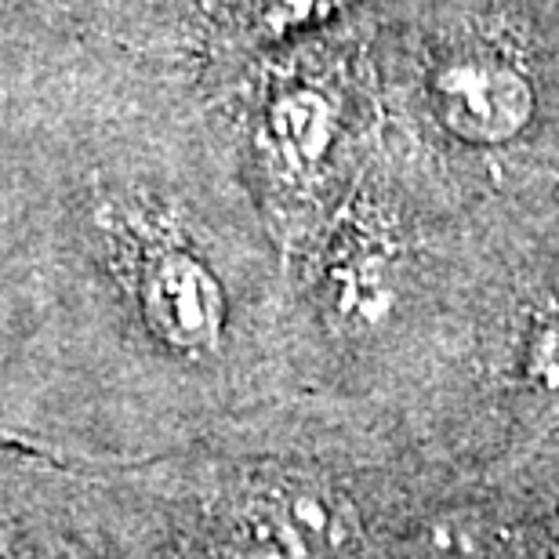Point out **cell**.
Here are the masks:
<instances>
[{"label":"cell","mask_w":559,"mask_h":559,"mask_svg":"<svg viewBox=\"0 0 559 559\" xmlns=\"http://www.w3.org/2000/svg\"><path fill=\"white\" fill-rule=\"evenodd\" d=\"M237 531L259 559H345L360 523L334 487L287 473L243 490Z\"/></svg>","instance_id":"6da1fadb"},{"label":"cell","mask_w":559,"mask_h":559,"mask_svg":"<svg viewBox=\"0 0 559 559\" xmlns=\"http://www.w3.org/2000/svg\"><path fill=\"white\" fill-rule=\"evenodd\" d=\"M429 92L440 124L468 145L520 139L538 109L531 76L498 55H454L436 66Z\"/></svg>","instance_id":"7a4b0ae2"},{"label":"cell","mask_w":559,"mask_h":559,"mask_svg":"<svg viewBox=\"0 0 559 559\" xmlns=\"http://www.w3.org/2000/svg\"><path fill=\"white\" fill-rule=\"evenodd\" d=\"M142 309L171 349L207 353L222 338V290L186 251H160L145 265Z\"/></svg>","instance_id":"3957f363"},{"label":"cell","mask_w":559,"mask_h":559,"mask_svg":"<svg viewBox=\"0 0 559 559\" xmlns=\"http://www.w3.org/2000/svg\"><path fill=\"white\" fill-rule=\"evenodd\" d=\"M270 135H273V150L280 160H284L287 171L306 175L328 156V145L334 135V114H331V106L312 92L284 95L273 106Z\"/></svg>","instance_id":"277c9868"},{"label":"cell","mask_w":559,"mask_h":559,"mask_svg":"<svg viewBox=\"0 0 559 559\" xmlns=\"http://www.w3.org/2000/svg\"><path fill=\"white\" fill-rule=\"evenodd\" d=\"M382 559H484V542L473 523L440 520L400 538Z\"/></svg>","instance_id":"5b68a950"},{"label":"cell","mask_w":559,"mask_h":559,"mask_svg":"<svg viewBox=\"0 0 559 559\" xmlns=\"http://www.w3.org/2000/svg\"><path fill=\"white\" fill-rule=\"evenodd\" d=\"M523 382H527L531 396L559 411V312L542 317L531 328L527 349H523Z\"/></svg>","instance_id":"8992f818"},{"label":"cell","mask_w":559,"mask_h":559,"mask_svg":"<svg viewBox=\"0 0 559 559\" xmlns=\"http://www.w3.org/2000/svg\"><path fill=\"white\" fill-rule=\"evenodd\" d=\"M331 0H280V19L284 26H295V22H306L320 11H328Z\"/></svg>","instance_id":"52a82bcc"},{"label":"cell","mask_w":559,"mask_h":559,"mask_svg":"<svg viewBox=\"0 0 559 559\" xmlns=\"http://www.w3.org/2000/svg\"><path fill=\"white\" fill-rule=\"evenodd\" d=\"M0 559H8V534H4V523H0Z\"/></svg>","instance_id":"ba28073f"}]
</instances>
